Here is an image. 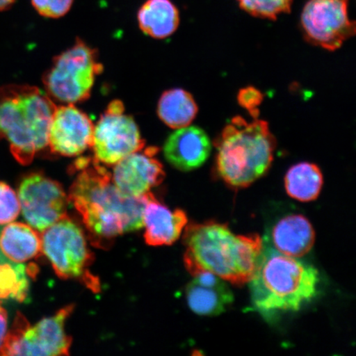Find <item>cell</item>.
Wrapping results in <instances>:
<instances>
[{"label":"cell","instance_id":"obj_1","mask_svg":"<svg viewBox=\"0 0 356 356\" xmlns=\"http://www.w3.org/2000/svg\"><path fill=\"white\" fill-rule=\"evenodd\" d=\"M74 168L78 175L71 186L69 202L97 241L143 227L144 209L150 193L137 197L123 194L95 159H78Z\"/></svg>","mask_w":356,"mask_h":356},{"label":"cell","instance_id":"obj_2","mask_svg":"<svg viewBox=\"0 0 356 356\" xmlns=\"http://www.w3.org/2000/svg\"><path fill=\"white\" fill-rule=\"evenodd\" d=\"M184 243L185 266L191 275L209 273L234 284L251 280L264 244L257 234L236 235L213 222L189 225Z\"/></svg>","mask_w":356,"mask_h":356},{"label":"cell","instance_id":"obj_3","mask_svg":"<svg viewBox=\"0 0 356 356\" xmlns=\"http://www.w3.org/2000/svg\"><path fill=\"white\" fill-rule=\"evenodd\" d=\"M319 280L314 266L264 244L248 282L252 305L266 317L299 311L317 296Z\"/></svg>","mask_w":356,"mask_h":356},{"label":"cell","instance_id":"obj_4","mask_svg":"<svg viewBox=\"0 0 356 356\" xmlns=\"http://www.w3.org/2000/svg\"><path fill=\"white\" fill-rule=\"evenodd\" d=\"M56 106L37 87L0 88V140L10 144L22 165H29L48 146L49 129Z\"/></svg>","mask_w":356,"mask_h":356},{"label":"cell","instance_id":"obj_5","mask_svg":"<svg viewBox=\"0 0 356 356\" xmlns=\"http://www.w3.org/2000/svg\"><path fill=\"white\" fill-rule=\"evenodd\" d=\"M218 175L236 188L250 186L269 170L277 140L268 123L235 117L215 141Z\"/></svg>","mask_w":356,"mask_h":356},{"label":"cell","instance_id":"obj_6","mask_svg":"<svg viewBox=\"0 0 356 356\" xmlns=\"http://www.w3.org/2000/svg\"><path fill=\"white\" fill-rule=\"evenodd\" d=\"M104 66L99 54L81 40L53 60L43 77L47 95L63 104H74L89 99L95 79Z\"/></svg>","mask_w":356,"mask_h":356},{"label":"cell","instance_id":"obj_7","mask_svg":"<svg viewBox=\"0 0 356 356\" xmlns=\"http://www.w3.org/2000/svg\"><path fill=\"white\" fill-rule=\"evenodd\" d=\"M74 309V305L65 306L34 326L17 313L4 338L0 355H68L72 338L67 335L65 324Z\"/></svg>","mask_w":356,"mask_h":356},{"label":"cell","instance_id":"obj_8","mask_svg":"<svg viewBox=\"0 0 356 356\" xmlns=\"http://www.w3.org/2000/svg\"><path fill=\"white\" fill-rule=\"evenodd\" d=\"M42 250L62 279H83L95 289L97 282L88 274L92 254L80 227L69 218H63L44 230Z\"/></svg>","mask_w":356,"mask_h":356},{"label":"cell","instance_id":"obj_9","mask_svg":"<svg viewBox=\"0 0 356 356\" xmlns=\"http://www.w3.org/2000/svg\"><path fill=\"white\" fill-rule=\"evenodd\" d=\"M145 147L135 120L124 113L122 101L110 102L93 129L92 148L100 163L115 165Z\"/></svg>","mask_w":356,"mask_h":356},{"label":"cell","instance_id":"obj_10","mask_svg":"<svg viewBox=\"0 0 356 356\" xmlns=\"http://www.w3.org/2000/svg\"><path fill=\"white\" fill-rule=\"evenodd\" d=\"M349 0H309L301 15L307 41L325 50H338L355 34V22L348 15Z\"/></svg>","mask_w":356,"mask_h":356},{"label":"cell","instance_id":"obj_11","mask_svg":"<svg viewBox=\"0 0 356 356\" xmlns=\"http://www.w3.org/2000/svg\"><path fill=\"white\" fill-rule=\"evenodd\" d=\"M17 197L26 221L38 231L66 216L69 198L63 188L42 173L33 172L22 178Z\"/></svg>","mask_w":356,"mask_h":356},{"label":"cell","instance_id":"obj_12","mask_svg":"<svg viewBox=\"0 0 356 356\" xmlns=\"http://www.w3.org/2000/svg\"><path fill=\"white\" fill-rule=\"evenodd\" d=\"M95 126L86 113L73 104L56 106L49 129L51 152L74 157L92 147Z\"/></svg>","mask_w":356,"mask_h":356},{"label":"cell","instance_id":"obj_13","mask_svg":"<svg viewBox=\"0 0 356 356\" xmlns=\"http://www.w3.org/2000/svg\"><path fill=\"white\" fill-rule=\"evenodd\" d=\"M157 147H149L127 156L115 164L113 181L129 197H140L159 186L165 177L163 164L155 158Z\"/></svg>","mask_w":356,"mask_h":356},{"label":"cell","instance_id":"obj_14","mask_svg":"<svg viewBox=\"0 0 356 356\" xmlns=\"http://www.w3.org/2000/svg\"><path fill=\"white\" fill-rule=\"evenodd\" d=\"M212 144L202 128L186 127L172 133L163 146L167 161L182 172L195 170L210 157Z\"/></svg>","mask_w":356,"mask_h":356},{"label":"cell","instance_id":"obj_15","mask_svg":"<svg viewBox=\"0 0 356 356\" xmlns=\"http://www.w3.org/2000/svg\"><path fill=\"white\" fill-rule=\"evenodd\" d=\"M186 293L190 309L198 315L208 317L224 313L234 300L225 280L209 273L194 275Z\"/></svg>","mask_w":356,"mask_h":356},{"label":"cell","instance_id":"obj_16","mask_svg":"<svg viewBox=\"0 0 356 356\" xmlns=\"http://www.w3.org/2000/svg\"><path fill=\"white\" fill-rule=\"evenodd\" d=\"M188 224L186 213L181 210L172 211L149 194L143 212L145 238L151 246L171 245L176 242Z\"/></svg>","mask_w":356,"mask_h":356},{"label":"cell","instance_id":"obj_17","mask_svg":"<svg viewBox=\"0 0 356 356\" xmlns=\"http://www.w3.org/2000/svg\"><path fill=\"white\" fill-rule=\"evenodd\" d=\"M270 247L282 254L301 257L313 248L315 234L306 217L289 215L282 218L273 227L270 236Z\"/></svg>","mask_w":356,"mask_h":356},{"label":"cell","instance_id":"obj_18","mask_svg":"<svg viewBox=\"0 0 356 356\" xmlns=\"http://www.w3.org/2000/svg\"><path fill=\"white\" fill-rule=\"evenodd\" d=\"M0 252L15 264H24L42 252V237L32 226L10 222L0 231Z\"/></svg>","mask_w":356,"mask_h":356},{"label":"cell","instance_id":"obj_19","mask_svg":"<svg viewBox=\"0 0 356 356\" xmlns=\"http://www.w3.org/2000/svg\"><path fill=\"white\" fill-rule=\"evenodd\" d=\"M142 32L154 39H164L179 26V11L170 0H147L138 12Z\"/></svg>","mask_w":356,"mask_h":356},{"label":"cell","instance_id":"obj_20","mask_svg":"<svg viewBox=\"0 0 356 356\" xmlns=\"http://www.w3.org/2000/svg\"><path fill=\"white\" fill-rule=\"evenodd\" d=\"M198 113L194 97L181 88L169 89L160 97L158 115L160 120L172 129L188 127Z\"/></svg>","mask_w":356,"mask_h":356},{"label":"cell","instance_id":"obj_21","mask_svg":"<svg viewBox=\"0 0 356 356\" xmlns=\"http://www.w3.org/2000/svg\"><path fill=\"white\" fill-rule=\"evenodd\" d=\"M323 185V173L312 163L296 164L289 169L284 177V186L289 197L302 202L317 199Z\"/></svg>","mask_w":356,"mask_h":356},{"label":"cell","instance_id":"obj_22","mask_svg":"<svg viewBox=\"0 0 356 356\" xmlns=\"http://www.w3.org/2000/svg\"><path fill=\"white\" fill-rule=\"evenodd\" d=\"M35 271L8 260L0 252V300L24 301L29 289V274Z\"/></svg>","mask_w":356,"mask_h":356},{"label":"cell","instance_id":"obj_23","mask_svg":"<svg viewBox=\"0 0 356 356\" xmlns=\"http://www.w3.org/2000/svg\"><path fill=\"white\" fill-rule=\"evenodd\" d=\"M240 8L252 16L275 20L291 11L293 0H238Z\"/></svg>","mask_w":356,"mask_h":356},{"label":"cell","instance_id":"obj_24","mask_svg":"<svg viewBox=\"0 0 356 356\" xmlns=\"http://www.w3.org/2000/svg\"><path fill=\"white\" fill-rule=\"evenodd\" d=\"M20 203L15 191L6 182L0 181V225L10 224L20 213Z\"/></svg>","mask_w":356,"mask_h":356},{"label":"cell","instance_id":"obj_25","mask_svg":"<svg viewBox=\"0 0 356 356\" xmlns=\"http://www.w3.org/2000/svg\"><path fill=\"white\" fill-rule=\"evenodd\" d=\"M74 0H32L35 10L40 15L50 17V19H59L64 16L70 10Z\"/></svg>","mask_w":356,"mask_h":356},{"label":"cell","instance_id":"obj_26","mask_svg":"<svg viewBox=\"0 0 356 356\" xmlns=\"http://www.w3.org/2000/svg\"><path fill=\"white\" fill-rule=\"evenodd\" d=\"M264 99L262 92L252 86L243 88L238 95V102L244 109H246L253 119L259 117V106Z\"/></svg>","mask_w":356,"mask_h":356},{"label":"cell","instance_id":"obj_27","mask_svg":"<svg viewBox=\"0 0 356 356\" xmlns=\"http://www.w3.org/2000/svg\"><path fill=\"white\" fill-rule=\"evenodd\" d=\"M8 316L6 310L0 305V348L3 343L4 338L8 332Z\"/></svg>","mask_w":356,"mask_h":356},{"label":"cell","instance_id":"obj_28","mask_svg":"<svg viewBox=\"0 0 356 356\" xmlns=\"http://www.w3.org/2000/svg\"><path fill=\"white\" fill-rule=\"evenodd\" d=\"M15 2V0H0V10H7Z\"/></svg>","mask_w":356,"mask_h":356}]
</instances>
